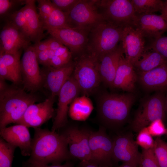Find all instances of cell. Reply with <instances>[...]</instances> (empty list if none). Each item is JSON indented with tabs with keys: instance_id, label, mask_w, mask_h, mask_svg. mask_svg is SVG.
Here are the masks:
<instances>
[{
	"instance_id": "6da1fadb",
	"label": "cell",
	"mask_w": 167,
	"mask_h": 167,
	"mask_svg": "<svg viewBox=\"0 0 167 167\" xmlns=\"http://www.w3.org/2000/svg\"><path fill=\"white\" fill-rule=\"evenodd\" d=\"M34 129L31 153L25 163L27 167L61 164L71 158L67 142L62 134L40 127Z\"/></svg>"
},
{
	"instance_id": "7a4b0ae2",
	"label": "cell",
	"mask_w": 167,
	"mask_h": 167,
	"mask_svg": "<svg viewBox=\"0 0 167 167\" xmlns=\"http://www.w3.org/2000/svg\"><path fill=\"white\" fill-rule=\"evenodd\" d=\"M136 99L133 92L116 94L104 92L97 102V113L105 126L115 128L125 123Z\"/></svg>"
},
{
	"instance_id": "3957f363",
	"label": "cell",
	"mask_w": 167,
	"mask_h": 167,
	"mask_svg": "<svg viewBox=\"0 0 167 167\" xmlns=\"http://www.w3.org/2000/svg\"><path fill=\"white\" fill-rule=\"evenodd\" d=\"M33 94L6 84L0 88V130L20 120L28 107L36 101Z\"/></svg>"
},
{
	"instance_id": "277c9868",
	"label": "cell",
	"mask_w": 167,
	"mask_h": 167,
	"mask_svg": "<svg viewBox=\"0 0 167 167\" xmlns=\"http://www.w3.org/2000/svg\"><path fill=\"white\" fill-rule=\"evenodd\" d=\"M124 28L104 19L101 21L89 32L87 52L99 61L105 55L114 50L122 41Z\"/></svg>"
},
{
	"instance_id": "5b68a950",
	"label": "cell",
	"mask_w": 167,
	"mask_h": 167,
	"mask_svg": "<svg viewBox=\"0 0 167 167\" xmlns=\"http://www.w3.org/2000/svg\"><path fill=\"white\" fill-rule=\"evenodd\" d=\"M72 75L83 95L88 97L98 89L101 79L98 60L87 52L78 56Z\"/></svg>"
},
{
	"instance_id": "8992f818",
	"label": "cell",
	"mask_w": 167,
	"mask_h": 167,
	"mask_svg": "<svg viewBox=\"0 0 167 167\" xmlns=\"http://www.w3.org/2000/svg\"><path fill=\"white\" fill-rule=\"evenodd\" d=\"M165 93L163 91L156 92L141 103L131 124L133 131L139 132L156 119L165 120Z\"/></svg>"
},
{
	"instance_id": "52a82bcc",
	"label": "cell",
	"mask_w": 167,
	"mask_h": 167,
	"mask_svg": "<svg viewBox=\"0 0 167 167\" xmlns=\"http://www.w3.org/2000/svg\"><path fill=\"white\" fill-rule=\"evenodd\" d=\"M96 4L107 22L123 28L134 27L136 16L131 0H97Z\"/></svg>"
},
{
	"instance_id": "ba28073f",
	"label": "cell",
	"mask_w": 167,
	"mask_h": 167,
	"mask_svg": "<svg viewBox=\"0 0 167 167\" xmlns=\"http://www.w3.org/2000/svg\"><path fill=\"white\" fill-rule=\"evenodd\" d=\"M97 0H79L71 10L65 13L68 26L89 32L97 24L104 19L97 9Z\"/></svg>"
},
{
	"instance_id": "9c48e42d",
	"label": "cell",
	"mask_w": 167,
	"mask_h": 167,
	"mask_svg": "<svg viewBox=\"0 0 167 167\" xmlns=\"http://www.w3.org/2000/svg\"><path fill=\"white\" fill-rule=\"evenodd\" d=\"M89 142L92 162L104 167L113 166V140L103 126L96 131H89Z\"/></svg>"
},
{
	"instance_id": "30bf717a",
	"label": "cell",
	"mask_w": 167,
	"mask_h": 167,
	"mask_svg": "<svg viewBox=\"0 0 167 167\" xmlns=\"http://www.w3.org/2000/svg\"><path fill=\"white\" fill-rule=\"evenodd\" d=\"M36 52L33 45L24 49L20 60L22 80L24 89L31 93L42 86V78Z\"/></svg>"
},
{
	"instance_id": "8fae6325",
	"label": "cell",
	"mask_w": 167,
	"mask_h": 167,
	"mask_svg": "<svg viewBox=\"0 0 167 167\" xmlns=\"http://www.w3.org/2000/svg\"><path fill=\"white\" fill-rule=\"evenodd\" d=\"M64 128L60 133L66 139L71 157L81 161L92 162L89 142V131L70 126Z\"/></svg>"
},
{
	"instance_id": "7c38bea8",
	"label": "cell",
	"mask_w": 167,
	"mask_h": 167,
	"mask_svg": "<svg viewBox=\"0 0 167 167\" xmlns=\"http://www.w3.org/2000/svg\"><path fill=\"white\" fill-rule=\"evenodd\" d=\"M47 32L66 46L72 55L81 54L86 49L89 32L69 27L44 28Z\"/></svg>"
},
{
	"instance_id": "4fadbf2b",
	"label": "cell",
	"mask_w": 167,
	"mask_h": 167,
	"mask_svg": "<svg viewBox=\"0 0 167 167\" xmlns=\"http://www.w3.org/2000/svg\"><path fill=\"white\" fill-rule=\"evenodd\" d=\"M80 92V89L72 75L62 87L58 95L57 108L52 131H55L67 124L70 105Z\"/></svg>"
},
{
	"instance_id": "5bb4252c",
	"label": "cell",
	"mask_w": 167,
	"mask_h": 167,
	"mask_svg": "<svg viewBox=\"0 0 167 167\" xmlns=\"http://www.w3.org/2000/svg\"><path fill=\"white\" fill-rule=\"evenodd\" d=\"M113 161H122L139 166L141 153L131 133L119 135L113 140Z\"/></svg>"
},
{
	"instance_id": "9a60e30c",
	"label": "cell",
	"mask_w": 167,
	"mask_h": 167,
	"mask_svg": "<svg viewBox=\"0 0 167 167\" xmlns=\"http://www.w3.org/2000/svg\"><path fill=\"white\" fill-rule=\"evenodd\" d=\"M55 97L51 95L45 101L30 105L22 118L16 124L34 129L40 127L54 115L53 105Z\"/></svg>"
},
{
	"instance_id": "2e32d148",
	"label": "cell",
	"mask_w": 167,
	"mask_h": 167,
	"mask_svg": "<svg viewBox=\"0 0 167 167\" xmlns=\"http://www.w3.org/2000/svg\"><path fill=\"white\" fill-rule=\"evenodd\" d=\"M0 38V53L16 54L30 44V40L8 20L1 31Z\"/></svg>"
},
{
	"instance_id": "e0dca14e",
	"label": "cell",
	"mask_w": 167,
	"mask_h": 167,
	"mask_svg": "<svg viewBox=\"0 0 167 167\" xmlns=\"http://www.w3.org/2000/svg\"><path fill=\"white\" fill-rule=\"evenodd\" d=\"M44 67L41 71L42 85L50 91L51 95L58 96L62 87L73 74L74 62L72 61L59 67Z\"/></svg>"
},
{
	"instance_id": "ac0fdd59",
	"label": "cell",
	"mask_w": 167,
	"mask_h": 167,
	"mask_svg": "<svg viewBox=\"0 0 167 167\" xmlns=\"http://www.w3.org/2000/svg\"><path fill=\"white\" fill-rule=\"evenodd\" d=\"M136 16L133 27L141 33L146 41L160 37L167 31V22L161 15L152 14Z\"/></svg>"
},
{
	"instance_id": "d6986e66",
	"label": "cell",
	"mask_w": 167,
	"mask_h": 167,
	"mask_svg": "<svg viewBox=\"0 0 167 167\" xmlns=\"http://www.w3.org/2000/svg\"><path fill=\"white\" fill-rule=\"evenodd\" d=\"M121 42L125 58L133 66L144 52L145 39L138 30L129 26L124 28Z\"/></svg>"
},
{
	"instance_id": "ffe728a7",
	"label": "cell",
	"mask_w": 167,
	"mask_h": 167,
	"mask_svg": "<svg viewBox=\"0 0 167 167\" xmlns=\"http://www.w3.org/2000/svg\"><path fill=\"white\" fill-rule=\"evenodd\" d=\"M28 127L17 124L0 130L1 137L7 143L19 147L24 156H30L32 139Z\"/></svg>"
},
{
	"instance_id": "44dd1931",
	"label": "cell",
	"mask_w": 167,
	"mask_h": 167,
	"mask_svg": "<svg viewBox=\"0 0 167 167\" xmlns=\"http://www.w3.org/2000/svg\"><path fill=\"white\" fill-rule=\"evenodd\" d=\"M124 54L121 42L114 50L105 55L99 61L98 69L101 81L106 86L113 88L119 63Z\"/></svg>"
},
{
	"instance_id": "7402d4cb",
	"label": "cell",
	"mask_w": 167,
	"mask_h": 167,
	"mask_svg": "<svg viewBox=\"0 0 167 167\" xmlns=\"http://www.w3.org/2000/svg\"><path fill=\"white\" fill-rule=\"evenodd\" d=\"M137 74V80L145 90L167 91V63L148 71Z\"/></svg>"
},
{
	"instance_id": "603a6c76",
	"label": "cell",
	"mask_w": 167,
	"mask_h": 167,
	"mask_svg": "<svg viewBox=\"0 0 167 167\" xmlns=\"http://www.w3.org/2000/svg\"><path fill=\"white\" fill-rule=\"evenodd\" d=\"M138 80L137 74L133 65L123 56L119 62L113 80V88L133 92Z\"/></svg>"
},
{
	"instance_id": "cb8c5ba5",
	"label": "cell",
	"mask_w": 167,
	"mask_h": 167,
	"mask_svg": "<svg viewBox=\"0 0 167 167\" xmlns=\"http://www.w3.org/2000/svg\"><path fill=\"white\" fill-rule=\"evenodd\" d=\"M36 1L26 0L22 9L29 29L31 41L35 43L41 41L45 36V30L36 11Z\"/></svg>"
},
{
	"instance_id": "d4e9b609",
	"label": "cell",
	"mask_w": 167,
	"mask_h": 167,
	"mask_svg": "<svg viewBox=\"0 0 167 167\" xmlns=\"http://www.w3.org/2000/svg\"><path fill=\"white\" fill-rule=\"evenodd\" d=\"M94 109L91 100L83 95L75 98L70 104L68 113L73 120L85 121L89 117Z\"/></svg>"
},
{
	"instance_id": "484cf974",
	"label": "cell",
	"mask_w": 167,
	"mask_h": 167,
	"mask_svg": "<svg viewBox=\"0 0 167 167\" xmlns=\"http://www.w3.org/2000/svg\"><path fill=\"white\" fill-rule=\"evenodd\" d=\"M165 63L167 61L161 55L150 49L145 51L133 66L139 74L148 71Z\"/></svg>"
},
{
	"instance_id": "4316f807",
	"label": "cell",
	"mask_w": 167,
	"mask_h": 167,
	"mask_svg": "<svg viewBox=\"0 0 167 167\" xmlns=\"http://www.w3.org/2000/svg\"><path fill=\"white\" fill-rule=\"evenodd\" d=\"M136 15L152 14L161 11L164 1L161 0H131Z\"/></svg>"
},
{
	"instance_id": "83f0119b",
	"label": "cell",
	"mask_w": 167,
	"mask_h": 167,
	"mask_svg": "<svg viewBox=\"0 0 167 167\" xmlns=\"http://www.w3.org/2000/svg\"><path fill=\"white\" fill-rule=\"evenodd\" d=\"M21 51L17 54H11L0 53L7 67L15 78L17 83L22 81L20 56Z\"/></svg>"
},
{
	"instance_id": "f1b7e54d",
	"label": "cell",
	"mask_w": 167,
	"mask_h": 167,
	"mask_svg": "<svg viewBox=\"0 0 167 167\" xmlns=\"http://www.w3.org/2000/svg\"><path fill=\"white\" fill-rule=\"evenodd\" d=\"M17 147L0 138V167H12Z\"/></svg>"
},
{
	"instance_id": "f546056e",
	"label": "cell",
	"mask_w": 167,
	"mask_h": 167,
	"mask_svg": "<svg viewBox=\"0 0 167 167\" xmlns=\"http://www.w3.org/2000/svg\"><path fill=\"white\" fill-rule=\"evenodd\" d=\"M43 25L44 28L69 27L66 14L54 6L47 19L43 23Z\"/></svg>"
},
{
	"instance_id": "4dcf8cb0",
	"label": "cell",
	"mask_w": 167,
	"mask_h": 167,
	"mask_svg": "<svg viewBox=\"0 0 167 167\" xmlns=\"http://www.w3.org/2000/svg\"><path fill=\"white\" fill-rule=\"evenodd\" d=\"M6 20L11 22L31 41L29 29L22 8L13 13Z\"/></svg>"
},
{
	"instance_id": "1f68e13d",
	"label": "cell",
	"mask_w": 167,
	"mask_h": 167,
	"mask_svg": "<svg viewBox=\"0 0 167 167\" xmlns=\"http://www.w3.org/2000/svg\"><path fill=\"white\" fill-rule=\"evenodd\" d=\"M153 150L160 167H167V143L160 137L154 140Z\"/></svg>"
},
{
	"instance_id": "d6a6232c",
	"label": "cell",
	"mask_w": 167,
	"mask_h": 167,
	"mask_svg": "<svg viewBox=\"0 0 167 167\" xmlns=\"http://www.w3.org/2000/svg\"><path fill=\"white\" fill-rule=\"evenodd\" d=\"M152 49L161 55L167 61V36H161L146 43L145 51Z\"/></svg>"
},
{
	"instance_id": "836d02e7",
	"label": "cell",
	"mask_w": 167,
	"mask_h": 167,
	"mask_svg": "<svg viewBox=\"0 0 167 167\" xmlns=\"http://www.w3.org/2000/svg\"><path fill=\"white\" fill-rule=\"evenodd\" d=\"M25 2L26 0H0L1 18L7 19L14 13L12 11L13 8L20 5H25Z\"/></svg>"
},
{
	"instance_id": "e575fe53",
	"label": "cell",
	"mask_w": 167,
	"mask_h": 167,
	"mask_svg": "<svg viewBox=\"0 0 167 167\" xmlns=\"http://www.w3.org/2000/svg\"><path fill=\"white\" fill-rule=\"evenodd\" d=\"M135 141L138 146L144 149L153 148L154 144V140L149 133L147 127L139 131Z\"/></svg>"
},
{
	"instance_id": "d590c367",
	"label": "cell",
	"mask_w": 167,
	"mask_h": 167,
	"mask_svg": "<svg viewBox=\"0 0 167 167\" xmlns=\"http://www.w3.org/2000/svg\"><path fill=\"white\" fill-rule=\"evenodd\" d=\"M139 167H160L155 156L153 148L142 149Z\"/></svg>"
},
{
	"instance_id": "8d00e7d4",
	"label": "cell",
	"mask_w": 167,
	"mask_h": 167,
	"mask_svg": "<svg viewBox=\"0 0 167 167\" xmlns=\"http://www.w3.org/2000/svg\"><path fill=\"white\" fill-rule=\"evenodd\" d=\"M37 1L38 3V15L43 24L47 19L54 6L50 0H38Z\"/></svg>"
},
{
	"instance_id": "74e56055",
	"label": "cell",
	"mask_w": 167,
	"mask_h": 167,
	"mask_svg": "<svg viewBox=\"0 0 167 167\" xmlns=\"http://www.w3.org/2000/svg\"><path fill=\"white\" fill-rule=\"evenodd\" d=\"M147 127L152 136L160 137L166 134V128L165 126L164 121L161 119H158L154 121Z\"/></svg>"
},
{
	"instance_id": "f35d334b",
	"label": "cell",
	"mask_w": 167,
	"mask_h": 167,
	"mask_svg": "<svg viewBox=\"0 0 167 167\" xmlns=\"http://www.w3.org/2000/svg\"><path fill=\"white\" fill-rule=\"evenodd\" d=\"M79 0H52L53 5L65 13L69 12Z\"/></svg>"
},
{
	"instance_id": "ab89813d",
	"label": "cell",
	"mask_w": 167,
	"mask_h": 167,
	"mask_svg": "<svg viewBox=\"0 0 167 167\" xmlns=\"http://www.w3.org/2000/svg\"><path fill=\"white\" fill-rule=\"evenodd\" d=\"M0 79L17 84L15 78L8 69L1 56H0Z\"/></svg>"
},
{
	"instance_id": "60d3db41",
	"label": "cell",
	"mask_w": 167,
	"mask_h": 167,
	"mask_svg": "<svg viewBox=\"0 0 167 167\" xmlns=\"http://www.w3.org/2000/svg\"><path fill=\"white\" fill-rule=\"evenodd\" d=\"M49 49L44 51H36L39 63L42 65L44 66H49Z\"/></svg>"
},
{
	"instance_id": "b9f144b4",
	"label": "cell",
	"mask_w": 167,
	"mask_h": 167,
	"mask_svg": "<svg viewBox=\"0 0 167 167\" xmlns=\"http://www.w3.org/2000/svg\"><path fill=\"white\" fill-rule=\"evenodd\" d=\"M45 41L48 45L49 49L54 51L63 45L57 39L52 36L45 40Z\"/></svg>"
},
{
	"instance_id": "7bdbcfd3",
	"label": "cell",
	"mask_w": 167,
	"mask_h": 167,
	"mask_svg": "<svg viewBox=\"0 0 167 167\" xmlns=\"http://www.w3.org/2000/svg\"><path fill=\"white\" fill-rule=\"evenodd\" d=\"M33 46L36 52L44 51L49 49L48 45L45 40L35 43Z\"/></svg>"
},
{
	"instance_id": "ee69618b",
	"label": "cell",
	"mask_w": 167,
	"mask_h": 167,
	"mask_svg": "<svg viewBox=\"0 0 167 167\" xmlns=\"http://www.w3.org/2000/svg\"><path fill=\"white\" fill-rule=\"evenodd\" d=\"M80 167H104L95 162L88 161H81Z\"/></svg>"
},
{
	"instance_id": "f6af8a7d",
	"label": "cell",
	"mask_w": 167,
	"mask_h": 167,
	"mask_svg": "<svg viewBox=\"0 0 167 167\" xmlns=\"http://www.w3.org/2000/svg\"><path fill=\"white\" fill-rule=\"evenodd\" d=\"M39 167H73V165L71 162L67 161L63 165L52 164L50 165H46Z\"/></svg>"
},
{
	"instance_id": "bcb514c9",
	"label": "cell",
	"mask_w": 167,
	"mask_h": 167,
	"mask_svg": "<svg viewBox=\"0 0 167 167\" xmlns=\"http://www.w3.org/2000/svg\"><path fill=\"white\" fill-rule=\"evenodd\" d=\"M161 12V15L167 22V0L164 1L163 8Z\"/></svg>"
},
{
	"instance_id": "7dc6e473",
	"label": "cell",
	"mask_w": 167,
	"mask_h": 167,
	"mask_svg": "<svg viewBox=\"0 0 167 167\" xmlns=\"http://www.w3.org/2000/svg\"><path fill=\"white\" fill-rule=\"evenodd\" d=\"M117 167H139V166L130 164L123 163L121 165Z\"/></svg>"
},
{
	"instance_id": "c3c4849f",
	"label": "cell",
	"mask_w": 167,
	"mask_h": 167,
	"mask_svg": "<svg viewBox=\"0 0 167 167\" xmlns=\"http://www.w3.org/2000/svg\"><path fill=\"white\" fill-rule=\"evenodd\" d=\"M165 99V110L166 115H167V91L166 92Z\"/></svg>"
},
{
	"instance_id": "681fc988",
	"label": "cell",
	"mask_w": 167,
	"mask_h": 167,
	"mask_svg": "<svg viewBox=\"0 0 167 167\" xmlns=\"http://www.w3.org/2000/svg\"><path fill=\"white\" fill-rule=\"evenodd\" d=\"M165 135H167V128H166V132Z\"/></svg>"
}]
</instances>
